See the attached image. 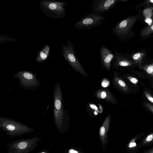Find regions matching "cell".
<instances>
[{"label": "cell", "instance_id": "15", "mask_svg": "<svg viewBox=\"0 0 153 153\" xmlns=\"http://www.w3.org/2000/svg\"><path fill=\"white\" fill-rule=\"evenodd\" d=\"M153 11V7H150L145 9L143 11V15L145 19H151L152 13Z\"/></svg>", "mask_w": 153, "mask_h": 153}, {"label": "cell", "instance_id": "17", "mask_svg": "<svg viewBox=\"0 0 153 153\" xmlns=\"http://www.w3.org/2000/svg\"><path fill=\"white\" fill-rule=\"evenodd\" d=\"M142 68L149 75L153 77V63L144 65Z\"/></svg>", "mask_w": 153, "mask_h": 153}, {"label": "cell", "instance_id": "6", "mask_svg": "<svg viewBox=\"0 0 153 153\" xmlns=\"http://www.w3.org/2000/svg\"><path fill=\"white\" fill-rule=\"evenodd\" d=\"M137 17V16L128 17L117 22L112 29L113 33L120 40L124 39L130 32Z\"/></svg>", "mask_w": 153, "mask_h": 153}, {"label": "cell", "instance_id": "25", "mask_svg": "<svg viewBox=\"0 0 153 153\" xmlns=\"http://www.w3.org/2000/svg\"><path fill=\"white\" fill-rule=\"evenodd\" d=\"M145 153H153V149H152L150 150L147 151Z\"/></svg>", "mask_w": 153, "mask_h": 153}, {"label": "cell", "instance_id": "9", "mask_svg": "<svg viewBox=\"0 0 153 153\" xmlns=\"http://www.w3.org/2000/svg\"><path fill=\"white\" fill-rule=\"evenodd\" d=\"M100 57L102 65L106 70L110 71L114 57V53L107 47L102 45L100 49Z\"/></svg>", "mask_w": 153, "mask_h": 153}, {"label": "cell", "instance_id": "23", "mask_svg": "<svg viewBox=\"0 0 153 153\" xmlns=\"http://www.w3.org/2000/svg\"><path fill=\"white\" fill-rule=\"evenodd\" d=\"M144 104L147 108L153 113V105L148 102L145 103Z\"/></svg>", "mask_w": 153, "mask_h": 153}, {"label": "cell", "instance_id": "27", "mask_svg": "<svg viewBox=\"0 0 153 153\" xmlns=\"http://www.w3.org/2000/svg\"><path fill=\"white\" fill-rule=\"evenodd\" d=\"M42 153H44V152H42Z\"/></svg>", "mask_w": 153, "mask_h": 153}, {"label": "cell", "instance_id": "19", "mask_svg": "<svg viewBox=\"0 0 153 153\" xmlns=\"http://www.w3.org/2000/svg\"><path fill=\"white\" fill-rule=\"evenodd\" d=\"M67 153H85L80 148L76 147H72L69 149Z\"/></svg>", "mask_w": 153, "mask_h": 153}, {"label": "cell", "instance_id": "14", "mask_svg": "<svg viewBox=\"0 0 153 153\" xmlns=\"http://www.w3.org/2000/svg\"><path fill=\"white\" fill-rule=\"evenodd\" d=\"M153 33V24L147 26L143 29L140 33L141 37L146 36Z\"/></svg>", "mask_w": 153, "mask_h": 153}, {"label": "cell", "instance_id": "13", "mask_svg": "<svg viewBox=\"0 0 153 153\" xmlns=\"http://www.w3.org/2000/svg\"><path fill=\"white\" fill-rule=\"evenodd\" d=\"M114 84L123 91L127 92L129 91L128 87L125 82L117 75H114L113 80Z\"/></svg>", "mask_w": 153, "mask_h": 153}, {"label": "cell", "instance_id": "16", "mask_svg": "<svg viewBox=\"0 0 153 153\" xmlns=\"http://www.w3.org/2000/svg\"><path fill=\"white\" fill-rule=\"evenodd\" d=\"M144 55L145 53L143 52L137 53L132 55V58L136 63L140 64Z\"/></svg>", "mask_w": 153, "mask_h": 153}, {"label": "cell", "instance_id": "18", "mask_svg": "<svg viewBox=\"0 0 153 153\" xmlns=\"http://www.w3.org/2000/svg\"><path fill=\"white\" fill-rule=\"evenodd\" d=\"M153 143V133L148 135L143 141L142 144H146Z\"/></svg>", "mask_w": 153, "mask_h": 153}, {"label": "cell", "instance_id": "3", "mask_svg": "<svg viewBox=\"0 0 153 153\" xmlns=\"http://www.w3.org/2000/svg\"><path fill=\"white\" fill-rule=\"evenodd\" d=\"M66 41L67 45H62V53L64 58L73 69L82 75L87 77V74L76 55L74 46L70 41L66 40Z\"/></svg>", "mask_w": 153, "mask_h": 153}, {"label": "cell", "instance_id": "12", "mask_svg": "<svg viewBox=\"0 0 153 153\" xmlns=\"http://www.w3.org/2000/svg\"><path fill=\"white\" fill-rule=\"evenodd\" d=\"M50 51L48 44L45 45L38 52L36 58V61L38 63H42L46 61L49 57Z\"/></svg>", "mask_w": 153, "mask_h": 153}, {"label": "cell", "instance_id": "1", "mask_svg": "<svg viewBox=\"0 0 153 153\" xmlns=\"http://www.w3.org/2000/svg\"><path fill=\"white\" fill-rule=\"evenodd\" d=\"M68 2L57 1L53 0H42L39 3L43 13L49 17L54 19L65 17L66 12L64 7Z\"/></svg>", "mask_w": 153, "mask_h": 153}, {"label": "cell", "instance_id": "24", "mask_svg": "<svg viewBox=\"0 0 153 153\" xmlns=\"http://www.w3.org/2000/svg\"><path fill=\"white\" fill-rule=\"evenodd\" d=\"M27 146V143L24 142H21L18 145V147L20 149H24Z\"/></svg>", "mask_w": 153, "mask_h": 153}, {"label": "cell", "instance_id": "21", "mask_svg": "<svg viewBox=\"0 0 153 153\" xmlns=\"http://www.w3.org/2000/svg\"><path fill=\"white\" fill-rule=\"evenodd\" d=\"M127 78L134 85H136L138 82V80L134 77L128 76H127Z\"/></svg>", "mask_w": 153, "mask_h": 153}, {"label": "cell", "instance_id": "2", "mask_svg": "<svg viewBox=\"0 0 153 153\" xmlns=\"http://www.w3.org/2000/svg\"><path fill=\"white\" fill-rule=\"evenodd\" d=\"M53 115L54 120L57 124L62 125L65 117V111L62 101V93L60 82H58L53 89Z\"/></svg>", "mask_w": 153, "mask_h": 153}, {"label": "cell", "instance_id": "26", "mask_svg": "<svg viewBox=\"0 0 153 153\" xmlns=\"http://www.w3.org/2000/svg\"><path fill=\"white\" fill-rule=\"evenodd\" d=\"M152 19H153V11L152 13Z\"/></svg>", "mask_w": 153, "mask_h": 153}, {"label": "cell", "instance_id": "20", "mask_svg": "<svg viewBox=\"0 0 153 153\" xmlns=\"http://www.w3.org/2000/svg\"><path fill=\"white\" fill-rule=\"evenodd\" d=\"M144 94L146 98L151 102L153 103V97L149 92L148 91H145L144 92Z\"/></svg>", "mask_w": 153, "mask_h": 153}, {"label": "cell", "instance_id": "7", "mask_svg": "<svg viewBox=\"0 0 153 153\" xmlns=\"http://www.w3.org/2000/svg\"><path fill=\"white\" fill-rule=\"evenodd\" d=\"M111 119V114L107 115L99 130L100 140L103 152L106 151V147L108 143V135Z\"/></svg>", "mask_w": 153, "mask_h": 153}, {"label": "cell", "instance_id": "8", "mask_svg": "<svg viewBox=\"0 0 153 153\" xmlns=\"http://www.w3.org/2000/svg\"><path fill=\"white\" fill-rule=\"evenodd\" d=\"M119 0H95L92 4V11L101 14L112 9Z\"/></svg>", "mask_w": 153, "mask_h": 153}, {"label": "cell", "instance_id": "4", "mask_svg": "<svg viewBox=\"0 0 153 153\" xmlns=\"http://www.w3.org/2000/svg\"><path fill=\"white\" fill-rule=\"evenodd\" d=\"M105 20V17L101 14L92 11L75 23L74 27L78 30L90 29L98 27L104 22Z\"/></svg>", "mask_w": 153, "mask_h": 153}, {"label": "cell", "instance_id": "10", "mask_svg": "<svg viewBox=\"0 0 153 153\" xmlns=\"http://www.w3.org/2000/svg\"><path fill=\"white\" fill-rule=\"evenodd\" d=\"M114 55L112 62L113 68H117L119 67H128L132 65L133 63L126 57L125 55L120 53L115 49Z\"/></svg>", "mask_w": 153, "mask_h": 153}, {"label": "cell", "instance_id": "5", "mask_svg": "<svg viewBox=\"0 0 153 153\" xmlns=\"http://www.w3.org/2000/svg\"><path fill=\"white\" fill-rule=\"evenodd\" d=\"M19 80V85L26 89L34 90L40 85V82L37 79V75L27 71H19L13 75Z\"/></svg>", "mask_w": 153, "mask_h": 153}, {"label": "cell", "instance_id": "11", "mask_svg": "<svg viewBox=\"0 0 153 153\" xmlns=\"http://www.w3.org/2000/svg\"><path fill=\"white\" fill-rule=\"evenodd\" d=\"M95 96L99 100H104L112 104L116 103V100L114 95L109 90L100 89L95 93Z\"/></svg>", "mask_w": 153, "mask_h": 153}, {"label": "cell", "instance_id": "22", "mask_svg": "<svg viewBox=\"0 0 153 153\" xmlns=\"http://www.w3.org/2000/svg\"><path fill=\"white\" fill-rule=\"evenodd\" d=\"M134 139L132 140L128 144V147L129 148H132L136 146H137L136 143Z\"/></svg>", "mask_w": 153, "mask_h": 153}]
</instances>
